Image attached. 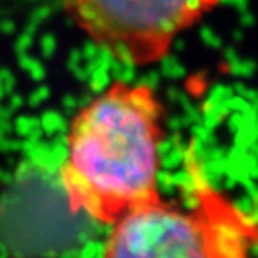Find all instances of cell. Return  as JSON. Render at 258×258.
<instances>
[{
  "mask_svg": "<svg viewBox=\"0 0 258 258\" xmlns=\"http://www.w3.org/2000/svg\"><path fill=\"white\" fill-rule=\"evenodd\" d=\"M161 106L146 86L116 82L72 121L60 181L74 211L112 225L159 200Z\"/></svg>",
  "mask_w": 258,
  "mask_h": 258,
  "instance_id": "obj_1",
  "label": "cell"
},
{
  "mask_svg": "<svg viewBox=\"0 0 258 258\" xmlns=\"http://www.w3.org/2000/svg\"><path fill=\"white\" fill-rule=\"evenodd\" d=\"M255 225L221 196L206 189L193 213L154 200L112 223L106 256L241 258L255 245Z\"/></svg>",
  "mask_w": 258,
  "mask_h": 258,
  "instance_id": "obj_2",
  "label": "cell"
},
{
  "mask_svg": "<svg viewBox=\"0 0 258 258\" xmlns=\"http://www.w3.org/2000/svg\"><path fill=\"white\" fill-rule=\"evenodd\" d=\"M218 0H62L72 20L116 59L153 64L168 54L179 32Z\"/></svg>",
  "mask_w": 258,
  "mask_h": 258,
  "instance_id": "obj_3",
  "label": "cell"
}]
</instances>
